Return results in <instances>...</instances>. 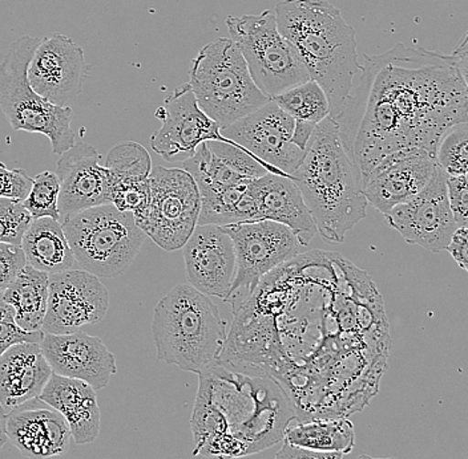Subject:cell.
Wrapping results in <instances>:
<instances>
[{"instance_id":"6da1fadb","label":"cell","mask_w":468,"mask_h":459,"mask_svg":"<svg viewBox=\"0 0 468 459\" xmlns=\"http://www.w3.org/2000/svg\"><path fill=\"white\" fill-rule=\"evenodd\" d=\"M349 100L335 120L354 144L362 177L405 149L435 157L441 136L468 122L467 89L452 55L395 44L364 55Z\"/></svg>"},{"instance_id":"7a4b0ae2","label":"cell","mask_w":468,"mask_h":459,"mask_svg":"<svg viewBox=\"0 0 468 459\" xmlns=\"http://www.w3.org/2000/svg\"><path fill=\"white\" fill-rule=\"evenodd\" d=\"M192 414L193 454L239 458L283 440L294 414L271 376H251L219 361L200 374Z\"/></svg>"},{"instance_id":"3957f363","label":"cell","mask_w":468,"mask_h":459,"mask_svg":"<svg viewBox=\"0 0 468 459\" xmlns=\"http://www.w3.org/2000/svg\"><path fill=\"white\" fill-rule=\"evenodd\" d=\"M276 19L310 78L326 93L329 117L338 119L362 69L356 29L327 0H283L277 3Z\"/></svg>"},{"instance_id":"277c9868","label":"cell","mask_w":468,"mask_h":459,"mask_svg":"<svg viewBox=\"0 0 468 459\" xmlns=\"http://www.w3.org/2000/svg\"><path fill=\"white\" fill-rule=\"evenodd\" d=\"M301 190L318 233L339 245L366 216L362 174L341 128L332 117L315 127L300 168L291 175Z\"/></svg>"},{"instance_id":"5b68a950","label":"cell","mask_w":468,"mask_h":459,"mask_svg":"<svg viewBox=\"0 0 468 459\" xmlns=\"http://www.w3.org/2000/svg\"><path fill=\"white\" fill-rule=\"evenodd\" d=\"M152 333L160 361L198 376L219 364L228 341L218 307L190 285L176 286L157 303Z\"/></svg>"},{"instance_id":"8992f818","label":"cell","mask_w":468,"mask_h":459,"mask_svg":"<svg viewBox=\"0 0 468 459\" xmlns=\"http://www.w3.org/2000/svg\"><path fill=\"white\" fill-rule=\"evenodd\" d=\"M188 84L198 107L221 130L271 101L254 84L237 44L227 37L201 48L192 60Z\"/></svg>"},{"instance_id":"52a82bcc","label":"cell","mask_w":468,"mask_h":459,"mask_svg":"<svg viewBox=\"0 0 468 459\" xmlns=\"http://www.w3.org/2000/svg\"><path fill=\"white\" fill-rule=\"evenodd\" d=\"M40 42L22 37L11 44L0 63V108L14 130L48 137L52 151L61 156L76 144L72 110L46 100L29 84V63Z\"/></svg>"},{"instance_id":"ba28073f","label":"cell","mask_w":468,"mask_h":459,"mask_svg":"<svg viewBox=\"0 0 468 459\" xmlns=\"http://www.w3.org/2000/svg\"><path fill=\"white\" fill-rule=\"evenodd\" d=\"M81 270L98 277L120 276L131 267L146 235L131 213L102 204L60 222Z\"/></svg>"},{"instance_id":"9c48e42d","label":"cell","mask_w":468,"mask_h":459,"mask_svg":"<svg viewBox=\"0 0 468 459\" xmlns=\"http://www.w3.org/2000/svg\"><path fill=\"white\" fill-rule=\"evenodd\" d=\"M225 23L254 84L266 98L271 100L312 80L297 49L278 29L276 14L265 10L259 15L229 16Z\"/></svg>"},{"instance_id":"30bf717a","label":"cell","mask_w":468,"mask_h":459,"mask_svg":"<svg viewBox=\"0 0 468 459\" xmlns=\"http://www.w3.org/2000/svg\"><path fill=\"white\" fill-rule=\"evenodd\" d=\"M149 185L148 210L137 226L168 253L183 248L200 218V192L195 180L184 169L154 166Z\"/></svg>"},{"instance_id":"8fae6325","label":"cell","mask_w":468,"mask_h":459,"mask_svg":"<svg viewBox=\"0 0 468 459\" xmlns=\"http://www.w3.org/2000/svg\"><path fill=\"white\" fill-rule=\"evenodd\" d=\"M236 251V274L225 302H247L263 277L300 254L301 245L289 227L271 221L224 226Z\"/></svg>"},{"instance_id":"7c38bea8","label":"cell","mask_w":468,"mask_h":459,"mask_svg":"<svg viewBox=\"0 0 468 459\" xmlns=\"http://www.w3.org/2000/svg\"><path fill=\"white\" fill-rule=\"evenodd\" d=\"M295 120L274 101L221 130L222 137L261 161L273 174L288 175L300 168L307 151L295 145Z\"/></svg>"},{"instance_id":"4fadbf2b","label":"cell","mask_w":468,"mask_h":459,"mask_svg":"<svg viewBox=\"0 0 468 459\" xmlns=\"http://www.w3.org/2000/svg\"><path fill=\"white\" fill-rule=\"evenodd\" d=\"M385 219L408 244L420 245L431 253L446 250L458 230L450 209L446 172L437 165L422 192L395 206Z\"/></svg>"},{"instance_id":"5bb4252c","label":"cell","mask_w":468,"mask_h":459,"mask_svg":"<svg viewBox=\"0 0 468 459\" xmlns=\"http://www.w3.org/2000/svg\"><path fill=\"white\" fill-rule=\"evenodd\" d=\"M110 306V292L95 275L69 270L48 276V306L42 330L49 335L78 332L99 323Z\"/></svg>"},{"instance_id":"9a60e30c","label":"cell","mask_w":468,"mask_h":459,"mask_svg":"<svg viewBox=\"0 0 468 459\" xmlns=\"http://www.w3.org/2000/svg\"><path fill=\"white\" fill-rule=\"evenodd\" d=\"M156 117L161 127L152 134L151 148L166 162L189 160L204 142L227 141L218 122L198 107L188 83L178 87L165 99Z\"/></svg>"},{"instance_id":"2e32d148","label":"cell","mask_w":468,"mask_h":459,"mask_svg":"<svg viewBox=\"0 0 468 459\" xmlns=\"http://www.w3.org/2000/svg\"><path fill=\"white\" fill-rule=\"evenodd\" d=\"M87 63L84 51L71 37H43L28 67V80L37 95L58 107H69L80 96Z\"/></svg>"},{"instance_id":"e0dca14e","label":"cell","mask_w":468,"mask_h":459,"mask_svg":"<svg viewBox=\"0 0 468 459\" xmlns=\"http://www.w3.org/2000/svg\"><path fill=\"white\" fill-rule=\"evenodd\" d=\"M437 169V161L422 149L395 151L362 177L366 200L383 215L422 192Z\"/></svg>"},{"instance_id":"ac0fdd59","label":"cell","mask_w":468,"mask_h":459,"mask_svg":"<svg viewBox=\"0 0 468 459\" xmlns=\"http://www.w3.org/2000/svg\"><path fill=\"white\" fill-rule=\"evenodd\" d=\"M183 250L190 286L207 297L227 300L236 274V251L224 227L197 224Z\"/></svg>"},{"instance_id":"d6986e66","label":"cell","mask_w":468,"mask_h":459,"mask_svg":"<svg viewBox=\"0 0 468 459\" xmlns=\"http://www.w3.org/2000/svg\"><path fill=\"white\" fill-rule=\"evenodd\" d=\"M101 156L92 145L80 141L61 154L57 175L60 183L58 214L67 216L102 204H112L110 172L101 163Z\"/></svg>"},{"instance_id":"ffe728a7","label":"cell","mask_w":468,"mask_h":459,"mask_svg":"<svg viewBox=\"0 0 468 459\" xmlns=\"http://www.w3.org/2000/svg\"><path fill=\"white\" fill-rule=\"evenodd\" d=\"M40 348L52 373L81 380L95 391L108 387L117 372L115 356L107 345L81 330L66 335L44 333Z\"/></svg>"},{"instance_id":"44dd1931","label":"cell","mask_w":468,"mask_h":459,"mask_svg":"<svg viewBox=\"0 0 468 459\" xmlns=\"http://www.w3.org/2000/svg\"><path fill=\"white\" fill-rule=\"evenodd\" d=\"M250 190L256 203L257 222H277L289 227L301 245H309L314 238L317 224L291 177L268 172L254 180Z\"/></svg>"},{"instance_id":"7402d4cb","label":"cell","mask_w":468,"mask_h":459,"mask_svg":"<svg viewBox=\"0 0 468 459\" xmlns=\"http://www.w3.org/2000/svg\"><path fill=\"white\" fill-rule=\"evenodd\" d=\"M7 437L29 459L64 455L72 440L69 422L55 409H31L25 405L7 414Z\"/></svg>"},{"instance_id":"603a6c76","label":"cell","mask_w":468,"mask_h":459,"mask_svg":"<svg viewBox=\"0 0 468 459\" xmlns=\"http://www.w3.org/2000/svg\"><path fill=\"white\" fill-rule=\"evenodd\" d=\"M52 376L40 344L22 343L0 356V403L11 412L32 400H39Z\"/></svg>"},{"instance_id":"cb8c5ba5","label":"cell","mask_w":468,"mask_h":459,"mask_svg":"<svg viewBox=\"0 0 468 459\" xmlns=\"http://www.w3.org/2000/svg\"><path fill=\"white\" fill-rule=\"evenodd\" d=\"M39 400L66 418L78 445L95 443L101 433V409L90 385L52 373Z\"/></svg>"},{"instance_id":"d4e9b609","label":"cell","mask_w":468,"mask_h":459,"mask_svg":"<svg viewBox=\"0 0 468 459\" xmlns=\"http://www.w3.org/2000/svg\"><path fill=\"white\" fill-rule=\"evenodd\" d=\"M26 265L48 275L73 270L76 263L63 226L57 219H34L22 239Z\"/></svg>"},{"instance_id":"484cf974","label":"cell","mask_w":468,"mask_h":459,"mask_svg":"<svg viewBox=\"0 0 468 459\" xmlns=\"http://www.w3.org/2000/svg\"><path fill=\"white\" fill-rule=\"evenodd\" d=\"M48 274L25 267L3 292V299L15 309V320L27 332L42 330L48 306Z\"/></svg>"},{"instance_id":"4316f807","label":"cell","mask_w":468,"mask_h":459,"mask_svg":"<svg viewBox=\"0 0 468 459\" xmlns=\"http://www.w3.org/2000/svg\"><path fill=\"white\" fill-rule=\"evenodd\" d=\"M283 443L322 453L350 454L356 446L354 425L347 418L314 420L288 428Z\"/></svg>"},{"instance_id":"83f0119b","label":"cell","mask_w":468,"mask_h":459,"mask_svg":"<svg viewBox=\"0 0 468 459\" xmlns=\"http://www.w3.org/2000/svg\"><path fill=\"white\" fill-rule=\"evenodd\" d=\"M295 121L318 125L329 117L330 105L326 93L314 80L306 81L271 99Z\"/></svg>"},{"instance_id":"f1b7e54d","label":"cell","mask_w":468,"mask_h":459,"mask_svg":"<svg viewBox=\"0 0 468 459\" xmlns=\"http://www.w3.org/2000/svg\"><path fill=\"white\" fill-rule=\"evenodd\" d=\"M105 168L112 183L146 181L152 172V160L144 146L133 141L120 142L108 153Z\"/></svg>"},{"instance_id":"f546056e","label":"cell","mask_w":468,"mask_h":459,"mask_svg":"<svg viewBox=\"0 0 468 459\" xmlns=\"http://www.w3.org/2000/svg\"><path fill=\"white\" fill-rule=\"evenodd\" d=\"M435 161L450 177L468 174V122L453 125L441 136Z\"/></svg>"},{"instance_id":"4dcf8cb0","label":"cell","mask_w":468,"mask_h":459,"mask_svg":"<svg viewBox=\"0 0 468 459\" xmlns=\"http://www.w3.org/2000/svg\"><path fill=\"white\" fill-rule=\"evenodd\" d=\"M58 194H60V183H58L57 172H43L32 178L31 189L22 203L31 215L32 221L52 218L60 222Z\"/></svg>"},{"instance_id":"1f68e13d","label":"cell","mask_w":468,"mask_h":459,"mask_svg":"<svg viewBox=\"0 0 468 459\" xmlns=\"http://www.w3.org/2000/svg\"><path fill=\"white\" fill-rule=\"evenodd\" d=\"M151 200L149 180L112 183L111 201L120 212L131 213L136 224L144 219Z\"/></svg>"},{"instance_id":"d6a6232c","label":"cell","mask_w":468,"mask_h":459,"mask_svg":"<svg viewBox=\"0 0 468 459\" xmlns=\"http://www.w3.org/2000/svg\"><path fill=\"white\" fill-rule=\"evenodd\" d=\"M32 218L22 201L0 197V244L22 245Z\"/></svg>"},{"instance_id":"836d02e7","label":"cell","mask_w":468,"mask_h":459,"mask_svg":"<svg viewBox=\"0 0 468 459\" xmlns=\"http://www.w3.org/2000/svg\"><path fill=\"white\" fill-rule=\"evenodd\" d=\"M43 336V330L27 332V330L20 329L15 320V309L10 304L5 302L3 294H0V347L8 349L15 344H40Z\"/></svg>"},{"instance_id":"e575fe53","label":"cell","mask_w":468,"mask_h":459,"mask_svg":"<svg viewBox=\"0 0 468 459\" xmlns=\"http://www.w3.org/2000/svg\"><path fill=\"white\" fill-rule=\"evenodd\" d=\"M447 195L456 226L468 227V174L461 177L446 175Z\"/></svg>"},{"instance_id":"d590c367","label":"cell","mask_w":468,"mask_h":459,"mask_svg":"<svg viewBox=\"0 0 468 459\" xmlns=\"http://www.w3.org/2000/svg\"><path fill=\"white\" fill-rule=\"evenodd\" d=\"M32 186V178L20 169H10L0 162V197L25 201Z\"/></svg>"},{"instance_id":"8d00e7d4","label":"cell","mask_w":468,"mask_h":459,"mask_svg":"<svg viewBox=\"0 0 468 459\" xmlns=\"http://www.w3.org/2000/svg\"><path fill=\"white\" fill-rule=\"evenodd\" d=\"M25 266L26 256L20 245L0 244V294L10 287Z\"/></svg>"},{"instance_id":"74e56055","label":"cell","mask_w":468,"mask_h":459,"mask_svg":"<svg viewBox=\"0 0 468 459\" xmlns=\"http://www.w3.org/2000/svg\"><path fill=\"white\" fill-rule=\"evenodd\" d=\"M462 270L468 273V227H459L446 248Z\"/></svg>"},{"instance_id":"f35d334b","label":"cell","mask_w":468,"mask_h":459,"mask_svg":"<svg viewBox=\"0 0 468 459\" xmlns=\"http://www.w3.org/2000/svg\"><path fill=\"white\" fill-rule=\"evenodd\" d=\"M344 454L339 453H322L314 450L303 449V447L291 445L283 443L280 452L274 459H342Z\"/></svg>"},{"instance_id":"ab89813d","label":"cell","mask_w":468,"mask_h":459,"mask_svg":"<svg viewBox=\"0 0 468 459\" xmlns=\"http://www.w3.org/2000/svg\"><path fill=\"white\" fill-rule=\"evenodd\" d=\"M452 57L455 58L456 66H458L459 73L463 78L464 86L467 89V115H468V31L462 37L458 46L453 48Z\"/></svg>"},{"instance_id":"60d3db41","label":"cell","mask_w":468,"mask_h":459,"mask_svg":"<svg viewBox=\"0 0 468 459\" xmlns=\"http://www.w3.org/2000/svg\"><path fill=\"white\" fill-rule=\"evenodd\" d=\"M8 443L7 437V413L0 403V450Z\"/></svg>"},{"instance_id":"b9f144b4","label":"cell","mask_w":468,"mask_h":459,"mask_svg":"<svg viewBox=\"0 0 468 459\" xmlns=\"http://www.w3.org/2000/svg\"><path fill=\"white\" fill-rule=\"evenodd\" d=\"M358 459H397V458H394V457H390V458H376V457H371V455L362 454V455H359Z\"/></svg>"},{"instance_id":"7bdbcfd3","label":"cell","mask_w":468,"mask_h":459,"mask_svg":"<svg viewBox=\"0 0 468 459\" xmlns=\"http://www.w3.org/2000/svg\"><path fill=\"white\" fill-rule=\"evenodd\" d=\"M5 350H7V349H5V348L0 347V356H2V355H3V353H5Z\"/></svg>"}]
</instances>
